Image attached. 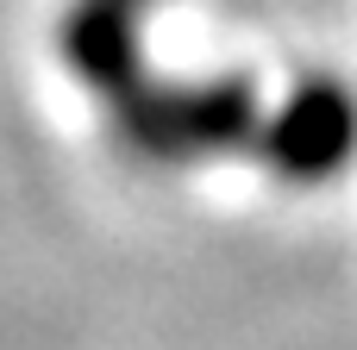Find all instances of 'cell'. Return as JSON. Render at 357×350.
Masks as SVG:
<instances>
[{"label":"cell","instance_id":"1","mask_svg":"<svg viewBox=\"0 0 357 350\" xmlns=\"http://www.w3.org/2000/svg\"><path fill=\"white\" fill-rule=\"evenodd\" d=\"M351 138H357V106L345 88H301L282 119H276V163L295 169V175H326L351 157Z\"/></svg>","mask_w":357,"mask_h":350}]
</instances>
